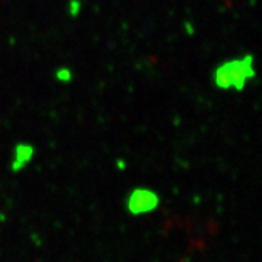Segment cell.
<instances>
[{
    "label": "cell",
    "instance_id": "7a4b0ae2",
    "mask_svg": "<svg viewBox=\"0 0 262 262\" xmlns=\"http://www.w3.org/2000/svg\"><path fill=\"white\" fill-rule=\"evenodd\" d=\"M127 206H128L131 214H144V213L153 211L159 206V196L156 192H153L150 189L137 188L128 196Z\"/></svg>",
    "mask_w": 262,
    "mask_h": 262
},
{
    "label": "cell",
    "instance_id": "3957f363",
    "mask_svg": "<svg viewBox=\"0 0 262 262\" xmlns=\"http://www.w3.org/2000/svg\"><path fill=\"white\" fill-rule=\"evenodd\" d=\"M34 153L35 150L34 147L28 144V143H19L15 146V150H13V160H12V169L15 172L18 170H22L28 165L29 162L34 158Z\"/></svg>",
    "mask_w": 262,
    "mask_h": 262
},
{
    "label": "cell",
    "instance_id": "277c9868",
    "mask_svg": "<svg viewBox=\"0 0 262 262\" xmlns=\"http://www.w3.org/2000/svg\"><path fill=\"white\" fill-rule=\"evenodd\" d=\"M72 72H70V69H67V67H61V69H58L56 72V77L60 80V82H70L72 80Z\"/></svg>",
    "mask_w": 262,
    "mask_h": 262
},
{
    "label": "cell",
    "instance_id": "6da1fadb",
    "mask_svg": "<svg viewBox=\"0 0 262 262\" xmlns=\"http://www.w3.org/2000/svg\"><path fill=\"white\" fill-rule=\"evenodd\" d=\"M255 76L253 56H245L242 58L229 60L219 66L214 72V83L220 89L242 91L246 82Z\"/></svg>",
    "mask_w": 262,
    "mask_h": 262
}]
</instances>
